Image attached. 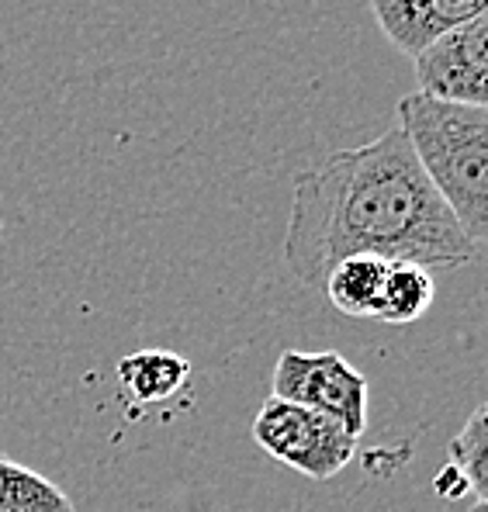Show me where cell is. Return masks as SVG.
Returning a JSON list of instances; mask_svg holds the SVG:
<instances>
[{"instance_id": "52a82bcc", "label": "cell", "mask_w": 488, "mask_h": 512, "mask_svg": "<svg viewBox=\"0 0 488 512\" xmlns=\"http://www.w3.org/2000/svg\"><path fill=\"white\" fill-rule=\"evenodd\" d=\"M388 263L392 260L381 256H347L329 270L319 291H326L329 301L350 319H378Z\"/></svg>"}, {"instance_id": "5bb4252c", "label": "cell", "mask_w": 488, "mask_h": 512, "mask_svg": "<svg viewBox=\"0 0 488 512\" xmlns=\"http://www.w3.org/2000/svg\"><path fill=\"white\" fill-rule=\"evenodd\" d=\"M0 232H4V205H0Z\"/></svg>"}, {"instance_id": "6da1fadb", "label": "cell", "mask_w": 488, "mask_h": 512, "mask_svg": "<svg viewBox=\"0 0 488 512\" xmlns=\"http://www.w3.org/2000/svg\"><path fill=\"white\" fill-rule=\"evenodd\" d=\"M478 253L423 177L399 125L326 156L291 187L284 263L309 288H322L347 256L416 263L433 274L468 267Z\"/></svg>"}, {"instance_id": "7c38bea8", "label": "cell", "mask_w": 488, "mask_h": 512, "mask_svg": "<svg viewBox=\"0 0 488 512\" xmlns=\"http://www.w3.org/2000/svg\"><path fill=\"white\" fill-rule=\"evenodd\" d=\"M437 492L444 495V499H461V495H475L471 492V485L468 481L461 478V474H457V468H447L440 471V478H437Z\"/></svg>"}, {"instance_id": "4fadbf2b", "label": "cell", "mask_w": 488, "mask_h": 512, "mask_svg": "<svg viewBox=\"0 0 488 512\" xmlns=\"http://www.w3.org/2000/svg\"><path fill=\"white\" fill-rule=\"evenodd\" d=\"M464 512H488V495H471V506Z\"/></svg>"}, {"instance_id": "7a4b0ae2", "label": "cell", "mask_w": 488, "mask_h": 512, "mask_svg": "<svg viewBox=\"0 0 488 512\" xmlns=\"http://www.w3.org/2000/svg\"><path fill=\"white\" fill-rule=\"evenodd\" d=\"M399 128L423 177L482 250L488 236V111L433 101L416 90L399 101Z\"/></svg>"}, {"instance_id": "30bf717a", "label": "cell", "mask_w": 488, "mask_h": 512, "mask_svg": "<svg viewBox=\"0 0 488 512\" xmlns=\"http://www.w3.org/2000/svg\"><path fill=\"white\" fill-rule=\"evenodd\" d=\"M0 512H77L73 499L45 474L0 457Z\"/></svg>"}, {"instance_id": "5b68a950", "label": "cell", "mask_w": 488, "mask_h": 512, "mask_svg": "<svg viewBox=\"0 0 488 512\" xmlns=\"http://www.w3.org/2000/svg\"><path fill=\"white\" fill-rule=\"evenodd\" d=\"M419 94L450 104L488 101V14L471 18L433 39L412 56Z\"/></svg>"}, {"instance_id": "3957f363", "label": "cell", "mask_w": 488, "mask_h": 512, "mask_svg": "<svg viewBox=\"0 0 488 512\" xmlns=\"http://www.w3.org/2000/svg\"><path fill=\"white\" fill-rule=\"evenodd\" d=\"M253 440L267 457L309 481H333L357 457V436L336 419L281 398H267L253 419Z\"/></svg>"}, {"instance_id": "ba28073f", "label": "cell", "mask_w": 488, "mask_h": 512, "mask_svg": "<svg viewBox=\"0 0 488 512\" xmlns=\"http://www.w3.org/2000/svg\"><path fill=\"white\" fill-rule=\"evenodd\" d=\"M191 378V364L170 350H139L118 360V381L132 402L156 405L174 398Z\"/></svg>"}, {"instance_id": "277c9868", "label": "cell", "mask_w": 488, "mask_h": 512, "mask_svg": "<svg viewBox=\"0 0 488 512\" xmlns=\"http://www.w3.org/2000/svg\"><path fill=\"white\" fill-rule=\"evenodd\" d=\"M270 391H274L270 398L305 405L336 419L357 440L367 429V378L333 350H284L274 364Z\"/></svg>"}, {"instance_id": "8fae6325", "label": "cell", "mask_w": 488, "mask_h": 512, "mask_svg": "<svg viewBox=\"0 0 488 512\" xmlns=\"http://www.w3.org/2000/svg\"><path fill=\"white\" fill-rule=\"evenodd\" d=\"M485 429H488V405L482 402V405H475L468 423L461 426V433H457L447 447L450 468H457V474L468 481L475 495H485V457H488Z\"/></svg>"}, {"instance_id": "9c48e42d", "label": "cell", "mask_w": 488, "mask_h": 512, "mask_svg": "<svg viewBox=\"0 0 488 512\" xmlns=\"http://www.w3.org/2000/svg\"><path fill=\"white\" fill-rule=\"evenodd\" d=\"M437 298L433 288V274L416 263H388L385 277V295L374 322H388V326H409V322L423 319L426 308Z\"/></svg>"}, {"instance_id": "8992f818", "label": "cell", "mask_w": 488, "mask_h": 512, "mask_svg": "<svg viewBox=\"0 0 488 512\" xmlns=\"http://www.w3.org/2000/svg\"><path fill=\"white\" fill-rule=\"evenodd\" d=\"M485 7L488 0H371L374 21L402 56H416L450 28L482 18Z\"/></svg>"}]
</instances>
